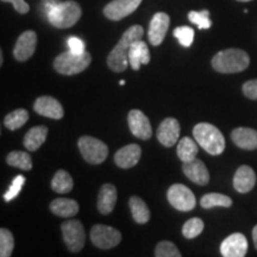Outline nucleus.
<instances>
[{"label":"nucleus","instance_id":"obj_38","mask_svg":"<svg viewBox=\"0 0 257 257\" xmlns=\"http://www.w3.org/2000/svg\"><path fill=\"white\" fill-rule=\"evenodd\" d=\"M68 47L69 50L74 54H82L86 51L85 43L78 37H70L68 40Z\"/></svg>","mask_w":257,"mask_h":257},{"label":"nucleus","instance_id":"obj_5","mask_svg":"<svg viewBox=\"0 0 257 257\" xmlns=\"http://www.w3.org/2000/svg\"><path fill=\"white\" fill-rule=\"evenodd\" d=\"M91 62L92 56L87 51L82 54H74L69 50L55 57L54 68L62 75H75L87 69Z\"/></svg>","mask_w":257,"mask_h":257},{"label":"nucleus","instance_id":"obj_20","mask_svg":"<svg viewBox=\"0 0 257 257\" xmlns=\"http://www.w3.org/2000/svg\"><path fill=\"white\" fill-rule=\"evenodd\" d=\"M231 140L244 150L257 149V131L250 127H237L231 133Z\"/></svg>","mask_w":257,"mask_h":257},{"label":"nucleus","instance_id":"obj_27","mask_svg":"<svg viewBox=\"0 0 257 257\" xmlns=\"http://www.w3.org/2000/svg\"><path fill=\"white\" fill-rule=\"evenodd\" d=\"M198 146L192 138L184 137L178 143V156L182 162L194 160L198 155Z\"/></svg>","mask_w":257,"mask_h":257},{"label":"nucleus","instance_id":"obj_12","mask_svg":"<svg viewBox=\"0 0 257 257\" xmlns=\"http://www.w3.org/2000/svg\"><path fill=\"white\" fill-rule=\"evenodd\" d=\"M170 24L169 16L165 12H157L150 21L149 30H148V38H149L150 44L154 47L162 44L165 40L167 31H168Z\"/></svg>","mask_w":257,"mask_h":257},{"label":"nucleus","instance_id":"obj_31","mask_svg":"<svg viewBox=\"0 0 257 257\" xmlns=\"http://www.w3.org/2000/svg\"><path fill=\"white\" fill-rule=\"evenodd\" d=\"M15 248V238L11 231L2 227L0 229V256L9 257L11 256Z\"/></svg>","mask_w":257,"mask_h":257},{"label":"nucleus","instance_id":"obj_25","mask_svg":"<svg viewBox=\"0 0 257 257\" xmlns=\"http://www.w3.org/2000/svg\"><path fill=\"white\" fill-rule=\"evenodd\" d=\"M128 206L136 223L146 224L150 220V210L140 197H136V195L131 197L128 200Z\"/></svg>","mask_w":257,"mask_h":257},{"label":"nucleus","instance_id":"obj_21","mask_svg":"<svg viewBox=\"0 0 257 257\" xmlns=\"http://www.w3.org/2000/svg\"><path fill=\"white\" fill-rule=\"evenodd\" d=\"M150 62V51L146 42L142 40L134 42L128 51V63L134 70L141 68V64H148Z\"/></svg>","mask_w":257,"mask_h":257},{"label":"nucleus","instance_id":"obj_2","mask_svg":"<svg viewBox=\"0 0 257 257\" xmlns=\"http://www.w3.org/2000/svg\"><path fill=\"white\" fill-rule=\"evenodd\" d=\"M48 19L50 24L57 29L72 28L82 16V10L78 3L68 0L63 3H49L47 5Z\"/></svg>","mask_w":257,"mask_h":257},{"label":"nucleus","instance_id":"obj_35","mask_svg":"<svg viewBox=\"0 0 257 257\" xmlns=\"http://www.w3.org/2000/svg\"><path fill=\"white\" fill-rule=\"evenodd\" d=\"M174 37L178 38L182 47L188 48L194 40V30L189 27H179L174 30Z\"/></svg>","mask_w":257,"mask_h":257},{"label":"nucleus","instance_id":"obj_6","mask_svg":"<svg viewBox=\"0 0 257 257\" xmlns=\"http://www.w3.org/2000/svg\"><path fill=\"white\" fill-rule=\"evenodd\" d=\"M78 146L83 159L91 165H100L107 159L108 148L98 138L82 136L79 138Z\"/></svg>","mask_w":257,"mask_h":257},{"label":"nucleus","instance_id":"obj_28","mask_svg":"<svg viewBox=\"0 0 257 257\" xmlns=\"http://www.w3.org/2000/svg\"><path fill=\"white\" fill-rule=\"evenodd\" d=\"M200 205L204 208L212 207H230L232 205V200L227 195L220 194V193H208L201 198Z\"/></svg>","mask_w":257,"mask_h":257},{"label":"nucleus","instance_id":"obj_7","mask_svg":"<svg viewBox=\"0 0 257 257\" xmlns=\"http://www.w3.org/2000/svg\"><path fill=\"white\" fill-rule=\"evenodd\" d=\"M61 231L67 249L70 252H79L83 248L86 233L81 221L76 219L66 220L61 225Z\"/></svg>","mask_w":257,"mask_h":257},{"label":"nucleus","instance_id":"obj_19","mask_svg":"<svg viewBox=\"0 0 257 257\" xmlns=\"http://www.w3.org/2000/svg\"><path fill=\"white\" fill-rule=\"evenodd\" d=\"M256 174L249 166H240L233 176V187L238 193H249L255 187Z\"/></svg>","mask_w":257,"mask_h":257},{"label":"nucleus","instance_id":"obj_3","mask_svg":"<svg viewBox=\"0 0 257 257\" xmlns=\"http://www.w3.org/2000/svg\"><path fill=\"white\" fill-rule=\"evenodd\" d=\"M212 67L216 72L224 74H233L245 70L249 67L250 57L246 51L242 49L221 50L212 59Z\"/></svg>","mask_w":257,"mask_h":257},{"label":"nucleus","instance_id":"obj_39","mask_svg":"<svg viewBox=\"0 0 257 257\" xmlns=\"http://www.w3.org/2000/svg\"><path fill=\"white\" fill-rule=\"evenodd\" d=\"M3 3H10V4L14 5V8L18 14L25 15L30 11V6L28 5V3H25L24 0H2Z\"/></svg>","mask_w":257,"mask_h":257},{"label":"nucleus","instance_id":"obj_4","mask_svg":"<svg viewBox=\"0 0 257 257\" xmlns=\"http://www.w3.org/2000/svg\"><path fill=\"white\" fill-rule=\"evenodd\" d=\"M197 143L210 155H220L225 149V138L218 127L210 123H199L193 128Z\"/></svg>","mask_w":257,"mask_h":257},{"label":"nucleus","instance_id":"obj_33","mask_svg":"<svg viewBox=\"0 0 257 257\" xmlns=\"http://www.w3.org/2000/svg\"><path fill=\"white\" fill-rule=\"evenodd\" d=\"M189 22L195 24L200 30H206L210 29L212 25V22L210 19V12L207 10H202V11H191L188 14Z\"/></svg>","mask_w":257,"mask_h":257},{"label":"nucleus","instance_id":"obj_26","mask_svg":"<svg viewBox=\"0 0 257 257\" xmlns=\"http://www.w3.org/2000/svg\"><path fill=\"white\" fill-rule=\"evenodd\" d=\"M74 187V182L72 176L66 170H57L56 174L51 180V188L54 192L60 193V194H66L69 193Z\"/></svg>","mask_w":257,"mask_h":257},{"label":"nucleus","instance_id":"obj_10","mask_svg":"<svg viewBox=\"0 0 257 257\" xmlns=\"http://www.w3.org/2000/svg\"><path fill=\"white\" fill-rule=\"evenodd\" d=\"M142 0H112L104 8V15L111 21L118 22L134 14L141 5Z\"/></svg>","mask_w":257,"mask_h":257},{"label":"nucleus","instance_id":"obj_41","mask_svg":"<svg viewBox=\"0 0 257 257\" xmlns=\"http://www.w3.org/2000/svg\"><path fill=\"white\" fill-rule=\"evenodd\" d=\"M4 62V59H3V51H0V64H3Z\"/></svg>","mask_w":257,"mask_h":257},{"label":"nucleus","instance_id":"obj_8","mask_svg":"<svg viewBox=\"0 0 257 257\" xmlns=\"http://www.w3.org/2000/svg\"><path fill=\"white\" fill-rule=\"evenodd\" d=\"M169 204L178 211L188 212L195 207V195L188 187L181 184L172 185L167 192Z\"/></svg>","mask_w":257,"mask_h":257},{"label":"nucleus","instance_id":"obj_43","mask_svg":"<svg viewBox=\"0 0 257 257\" xmlns=\"http://www.w3.org/2000/svg\"><path fill=\"white\" fill-rule=\"evenodd\" d=\"M119 83H120V85H121V86H124V83H125V81H124V80H120V82H119Z\"/></svg>","mask_w":257,"mask_h":257},{"label":"nucleus","instance_id":"obj_32","mask_svg":"<svg viewBox=\"0 0 257 257\" xmlns=\"http://www.w3.org/2000/svg\"><path fill=\"white\" fill-rule=\"evenodd\" d=\"M204 230V221L200 218H191L184 224L182 234L188 239H193L198 237Z\"/></svg>","mask_w":257,"mask_h":257},{"label":"nucleus","instance_id":"obj_22","mask_svg":"<svg viewBox=\"0 0 257 257\" xmlns=\"http://www.w3.org/2000/svg\"><path fill=\"white\" fill-rule=\"evenodd\" d=\"M117 202V189L112 184L101 186L98 195V211L101 214H110Z\"/></svg>","mask_w":257,"mask_h":257},{"label":"nucleus","instance_id":"obj_13","mask_svg":"<svg viewBox=\"0 0 257 257\" xmlns=\"http://www.w3.org/2000/svg\"><path fill=\"white\" fill-rule=\"evenodd\" d=\"M37 44V35L32 30L24 31L21 36L18 37L16 46L14 48V56L19 62H24L34 55L36 50Z\"/></svg>","mask_w":257,"mask_h":257},{"label":"nucleus","instance_id":"obj_42","mask_svg":"<svg viewBox=\"0 0 257 257\" xmlns=\"http://www.w3.org/2000/svg\"><path fill=\"white\" fill-rule=\"evenodd\" d=\"M237 2H242V3H248V2H251V0H237Z\"/></svg>","mask_w":257,"mask_h":257},{"label":"nucleus","instance_id":"obj_23","mask_svg":"<svg viewBox=\"0 0 257 257\" xmlns=\"http://www.w3.org/2000/svg\"><path fill=\"white\" fill-rule=\"evenodd\" d=\"M47 136L48 127L44 126V125L31 127L24 136V147L27 148L29 152H36V150L40 149V148L43 146V143L46 142Z\"/></svg>","mask_w":257,"mask_h":257},{"label":"nucleus","instance_id":"obj_40","mask_svg":"<svg viewBox=\"0 0 257 257\" xmlns=\"http://www.w3.org/2000/svg\"><path fill=\"white\" fill-rule=\"evenodd\" d=\"M252 239H253V245L257 250V225L252 229Z\"/></svg>","mask_w":257,"mask_h":257},{"label":"nucleus","instance_id":"obj_37","mask_svg":"<svg viewBox=\"0 0 257 257\" xmlns=\"http://www.w3.org/2000/svg\"><path fill=\"white\" fill-rule=\"evenodd\" d=\"M243 93L246 98L257 100V79L249 80L243 85Z\"/></svg>","mask_w":257,"mask_h":257},{"label":"nucleus","instance_id":"obj_30","mask_svg":"<svg viewBox=\"0 0 257 257\" xmlns=\"http://www.w3.org/2000/svg\"><path fill=\"white\" fill-rule=\"evenodd\" d=\"M9 166L23 170H31L32 160L31 156L25 152H12L6 157Z\"/></svg>","mask_w":257,"mask_h":257},{"label":"nucleus","instance_id":"obj_29","mask_svg":"<svg viewBox=\"0 0 257 257\" xmlns=\"http://www.w3.org/2000/svg\"><path fill=\"white\" fill-rule=\"evenodd\" d=\"M29 119V113L24 108H18L14 112H10L4 119V125L9 130H18L19 127L24 126Z\"/></svg>","mask_w":257,"mask_h":257},{"label":"nucleus","instance_id":"obj_24","mask_svg":"<svg viewBox=\"0 0 257 257\" xmlns=\"http://www.w3.org/2000/svg\"><path fill=\"white\" fill-rule=\"evenodd\" d=\"M50 211L59 217L70 218L78 214L79 204L73 199L57 198L51 201Z\"/></svg>","mask_w":257,"mask_h":257},{"label":"nucleus","instance_id":"obj_9","mask_svg":"<svg viewBox=\"0 0 257 257\" xmlns=\"http://www.w3.org/2000/svg\"><path fill=\"white\" fill-rule=\"evenodd\" d=\"M91 240L96 248L112 249L117 246L121 240V233L114 227L98 224L91 229Z\"/></svg>","mask_w":257,"mask_h":257},{"label":"nucleus","instance_id":"obj_18","mask_svg":"<svg viewBox=\"0 0 257 257\" xmlns=\"http://www.w3.org/2000/svg\"><path fill=\"white\" fill-rule=\"evenodd\" d=\"M142 149L138 144H128L118 150L114 155V162L119 168H133L140 162Z\"/></svg>","mask_w":257,"mask_h":257},{"label":"nucleus","instance_id":"obj_15","mask_svg":"<svg viewBox=\"0 0 257 257\" xmlns=\"http://www.w3.org/2000/svg\"><path fill=\"white\" fill-rule=\"evenodd\" d=\"M180 123L175 118H166L157 128V140L162 146L170 148L175 146L180 137Z\"/></svg>","mask_w":257,"mask_h":257},{"label":"nucleus","instance_id":"obj_14","mask_svg":"<svg viewBox=\"0 0 257 257\" xmlns=\"http://www.w3.org/2000/svg\"><path fill=\"white\" fill-rule=\"evenodd\" d=\"M248 251V240L243 233L230 234L223 240L220 252L224 257H244Z\"/></svg>","mask_w":257,"mask_h":257},{"label":"nucleus","instance_id":"obj_16","mask_svg":"<svg viewBox=\"0 0 257 257\" xmlns=\"http://www.w3.org/2000/svg\"><path fill=\"white\" fill-rule=\"evenodd\" d=\"M34 110L43 117L51 119H61L64 115L62 105L59 100L49 95H43L36 99L34 104Z\"/></svg>","mask_w":257,"mask_h":257},{"label":"nucleus","instance_id":"obj_34","mask_svg":"<svg viewBox=\"0 0 257 257\" xmlns=\"http://www.w3.org/2000/svg\"><path fill=\"white\" fill-rule=\"evenodd\" d=\"M156 257H181V252L176 248L174 243L169 240H162L156 245L155 248Z\"/></svg>","mask_w":257,"mask_h":257},{"label":"nucleus","instance_id":"obj_17","mask_svg":"<svg viewBox=\"0 0 257 257\" xmlns=\"http://www.w3.org/2000/svg\"><path fill=\"white\" fill-rule=\"evenodd\" d=\"M182 172L192 182L199 186H206L210 182V173H208L206 166L197 157L188 162H184Z\"/></svg>","mask_w":257,"mask_h":257},{"label":"nucleus","instance_id":"obj_1","mask_svg":"<svg viewBox=\"0 0 257 257\" xmlns=\"http://www.w3.org/2000/svg\"><path fill=\"white\" fill-rule=\"evenodd\" d=\"M144 29L141 25H133L124 32L110 55L107 56V66L115 73L124 72L128 66V51L134 42L142 40Z\"/></svg>","mask_w":257,"mask_h":257},{"label":"nucleus","instance_id":"obj_36","mask_svg":"<svg viewBox=\"0 0 257 257\" xmlns=\"http://www.w3.org/2000/svg\"><path fill=\"white\" fill-rule=\"evenodd\" d=\"M24 184H25V178L23 175L16 176L14 181H12L11 186H10L9 191L4 194L5 201H11V200H14L15 198H17L18 194L22 191V188H23Z\"/></svg>","mask_w":257,"mask_h":257},{"label":"nucleus","instance_id":"obj_11","mask_svg":"<svg viewBox=\"0 0 257 257\" xmlns=\"http://www.w3.org/2000/svg\"><path fill=\"white\" fill-rule=\"evenodd\" d=\"M127 123L135 137L147 141L153 136V128L150 121L141 110H131L128 112Z\"/></svg>","mask_w":257,"mask_h":257}]
</instances>
